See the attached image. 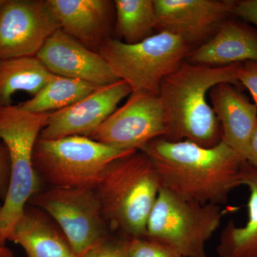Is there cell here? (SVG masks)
<instances>
[{"instance_id": "12", "label": "cell", "mask_w": 257, "mask_h": 257, "mask_svg": "<svg viewBox=\"0 0 257 257\" xmlns=\"http://www.w3.org/2000/svg\"><path fill=\"white\" fill-rule=\"evenodd\" d=\"M132 93L131 88L123 80L97 88L78 102L52 111L40 138L44 140L69 136L89 138L117 109L120 101Z\"/></svg>"}, {"instance_id": "22", "label": "cell", "mask_w": 257, "mask_h": 257, "mask_svg": "<svg viewBox=\"0 0 257 257\" xmlns=\"http://www.w3.org/2000/svg\"><path fill=\"white\" fill-rule=\"evenodd\" d=\"M130 257H185L173 248L147 238L126 237Z\"/></svg>"}, {"instance_id": "8", "label": "cell", "mask_w": 257, "mask_h": 257, "mask_svg": "<svg viewBox=\"0 0 257 257\" xmlns=\"http://www.w3.org/2000/svg\"><path fill=\"white\" fill-rule=\"evenodd\" d=\"M28 202L57 223L77 257L111 237L94 189L50 187L39 191Z\"/></svg>"}, {"instance_id": "6", "label": "cell", "mask_w": 257, "mask_h": 257, "mask_svg": "<svg viewBox=\"0 0 257 257\" xmlns=\"http://www.w3.org/2000/svg\"><path fill=\"white\" fill-rule=\"evenodd\" d=\"M192 50L177 35L158 32L133 45L111 38L99 54L116 77L127 83L132 94L159 96L162 79L178 68Z\"/></svg>"}, {"instance_id": "5", "label": "cell", "mask_w": 257, "mask_h": 257, "mask_svg": "<svg viewBox=\"0 0 257 257\" xmlns=\"http://www.w3.org/2000/svg\"><path fill=\"white\" fill-rule=\"evenodd\" d=\"M134 151L118 150L87 137L39 138L32 163L39 179L52 188L94 189L109 164Z\"/></svg>"}, {"instance_id": "9", "label": "cell", "mask_w": 257, "mask_h": 257, "mask_svg": "<svg viewBox=\"0 0 257 257\" xmlns=\"http://www.w3.org/2000/svg\"><path fill=\"white\" fill-rule=\"evenodd\" d=\"M59 29L48 0H4L0 5V62L36 57Z\"/></svg>"}, {"instance_id": "13", "label": "cell", "mask_w": 257, "mask_h": 257, "mask_svg": "<svg viewBox=\"0 0 257 257\" xmlns=\"http://www.w3.org/2000/svg\"><path fill=\"white\" fill-rule=\"evenodd\" d=\"M55 75L84 81L96 87L121 80L99 53L93 52L59 29L36 55Z\"/></svg>"}, {"instance_id": "26", "label": "cell", "mask_w": 257, "mask_h": 257, "mask_svg": "<svg viewBox=\"0 0 257 257\" xmlns=\"http://www.w3.org/2000/svg\"><path fill=\"white\" fill-rule=\"evenodd\" d=\"M232 15L257 27V0H236Z\"/></svg>"}, {"instance_id": "25", "label": "cell", "mask_w": 257, "mask_h": 257, "mask_svg": "<svg viewBox=\"0 0 257 257\" xmlns=\"http://www.w3.org/2000/svg\"><path fill=\"white\" fill-rule=\"evenodd\" d=\"M11 178V162L9 152L0 140V199L5 198Z\"/></svg>"}, {"instance_id": "3", "label": "cell", "mask_w": 257, "mask_h": 257, "mask_svg": "<svg viewBox=\"0 0 257 257\" xmlns=\"http://www.w3.org/2000/svg\"><path fill=\"white\" fill-rule=\"evenodd\" d=\"M160 188L150 157L136 150L109 164L94 190L111 231L118 230L126 237L145 238Z\"/></svg>"}, {"instance_id": "17", "label": "cell", "mask_w": 257, "mask_h": 257, "mask_svg": "<svg viewBox=\"0 0 257 257\" xmlns=\"http://www.w3.org/2000/svg\"><path fill=\"white\" fill-rule=\"evenodd\" d=\"M8 241L20 245L28 257H77L60 226L35 207L26 206Z\"/></svg>"}, {"instance_id": "27", "label": "cell", "mask_w": 257, "mask_h": 257, "mask_svg": "<svg viewBox=\"0 0 257 257\" xmlns=\"http://www.w3.org/2000/svg\"><path fill=\"white\" fill-rule=\"evenodd\" d=\"M246 161L257 170V124L250 138Z\"/></svg>"}, {"instance_id": "19", "label": "cell", "mask_w": 257, "mask_h": 257, "mask_svg": "<svg viewBox=\"0 0 257 257\" xmlns=\"http://www.w3.org/2000/svg\"><path fill=\"white\" fill-rule=\"evenodd\" d=\"M55 76L36 57L0 62V107L12 105L13 96L19 91L36 95Z\"/></svg>"}, {"instance_id": "23", "label": "cell", "mask_w": 257, "mask_h": 257, "mask_svg": "<svg viewBox=\"0 0 257 257\" xmlns=\"http://www.w3.org/2000/svg\"><path fill=\"white\" fill-rule=\"evenodd\" d=\"M82 257H130L126 237L119 240L109 238L89 250Z\"/></svg>"}, {"instance_id": "14", "label": "cell", "mask_w": 257, "mask_h": 257, "mask_svg": "<svg viewBox=\"0 0 257 257\" xmlns=\"http://www.w3.org/2000/svg\"><path fill=\"white\" fill-rule=\"evenodd\" d=\"M61 30L99 53L114 38L116 11L111 0H48Z\"/></svg>"}, {"instance_id": "16", "label": "cell", "mask_w": 257, "mask_h": 257, "mask_svg": "<svg viewBox=\"0 0 257 257\" xmlns=\"http://www.w3.org/2000/svg\"><path fill=\"white\" fill-rule=\"evenodd\" d=\"M186 61L208 67L257 62V29L233 16L207 42L193 49Z\"/></svg>"}, {"instance_id": "1", "label": "cell", "mask_w": 257, "mask_h": 257, "mask_svg": "<svg viewBox=\"0 0 257 257\" xmlns=\"http://www.w3.org/2000/svg\"><path fill=\"white\" fill-rule=\"evenodd\" d=\"M155 166L161 187L190 202L219 205L241 186L245 161L222 140L206 148L189 141L155 139L140 149Z\"/></svg>"}, {"instance_id": "24", "label": "cell", "mask_w": 257, "mask_h": 257, "mask_svg": "<svg viewBox=\"0 0 257 257\" xmlns=\"http://www.w3.org/2000/svg\"><path fill=\"white\" fill-rule=\"evenodd\" d=\"M238 79L241 86L248 89L257 106V62H243L238 73Z\"/></svg>"}, {"instance_id": "10", "label": "cell", "mask_w": 257, "mask_h": 257, "mask_svg": "<svg viewBox=\"0 0 257 257\" xmlns=\"http://www.w3.org/2000/svg\"><path fill=\"white\" fill-rule=\"evenodd\" d=\"M166 118L158 95L132 94L89 138L124 151L140 150L147 143L163 138Z\"/></svg>"}, {"instance_id": "15", "label": "cell", "mask_w": 257, "mask_h": 257, "mask_svg": "<svg viewBox=\"0 0 257 257\" xmlns=\"http://www.w3.org/2000/svg\"><path fill=\"white\" fill-rule=\"evenodd\" d=\"M209 93L221 125V140L246 160L250 138L257 124V106L241 89L229 83L217 84Z\"/></svg>"}, {"instance_id": "18", "label": "cell", "mask_w": 257, "mask_h": 257, "mask_svg": "<svg viewBox=\"0 0 257 257\" xmlns=\"http://www.w3.org/2000/svg\"><path fill=\"white\" fill-rule=\"evenodd\" d=\"M240 182L249 189L247 222L240 227L232 220L227 223L216 247L220 257H257V170L246 161L241 165Z\"/></svg>"}, {"instance_id": "4", "label": "cell", "mask_w": 257, "mask_h": 257, "mask_svg": "<svg viewBox=\"0 0 257 257\" xmlns=\"http://www.w3.org/2000/svg\"><path fill=\"white\" fill-rule=\"evenodd\" d=\"M50 113L31 112L19 105L0 107V140L8 148L11 162L9 189L0 208L1 246H5L27 203L40 191V179L34 169L32 156Z\"/></svg>"}, {"instance_id": "2", "label": "cell", "mask_w": 257, "mask_h": 257, "mask_svg": "<svg viewBox=\"0 0 257 257\" xmlns=\"http://www.w3.org/2000/svg\"><path fill=\"white\" fill-rule=\"evenodd\" d=\"M241 63L208 67L184 61L161 82L160 97L166 118L164 139L189 141L210 148L221 141L219 120L207 99L211 88L229 83L242 89L238 79Z\"/></svg>"}, {"instance_id": "21", "label": "cell", "mask_w": 257, "mask_h": 257, "mask_svg": "<svg viewBox=\"0 0 257 257\" xmlns=\"http://www.w3.org/2000/svg\"><path fill=\"white\" fill-rule=\"evenodd\" d=\"M99 87L79 79L56 75L38 94L19 106L31 112H52L78 102Z\"/></svg>"}, {"instance_id": "29", "label": "cell", "mask_w": 257, "mask_h": 257, "mask_svg": "<svg viewBox=\"0 0 257 257\" xmlns=\"http://www.w3.org/2000/svg\"><path fill=\"white\" fill-rule=\"evenodd\" d=\"M3 2H4V0H0V5L3 4Z\"/></svg>"}, {"instance_id": "20", "label": "cell", "mask_w": 257, "mask_h": 257, "mask_svg": "<svg viewBox=\"0 0 257 257\" xmlns=\"http://www.w3.org/2000/svg\"><path fill=\"white\" fill-rule=\"evenodd\" d=\"M114 39L124 43H140L155 34L154 0H115Z\"/></svg>"}, {"instance_id": "28", "label": "cell", "mask_w": 257, "mask_h": 257, "mask_svg": "<svg viewBox=\"0 0 257 257\" xmlns=\"http://www.w3.org/2000/svg\"><path fill=\"white\" fill-rule=\"evenodd\" d=\"M0 257H13V253L7 246H0Z\"/></svg>"}, {"instance_id": "7", "label": "cell", "mask_w": 257, "mask_h": 257, "mask_svg": "<svg viewBox=\"0 0 257 257\" xmlns=\"http://www.w3.org/2000/svg\"><path fill=\"white\" fill-rule=\"evenodd\" d=\"M217 204L190 202L161 187L147 225V239L185 257H207L206 243L221 224Z\"/></svg>"}, {"instance_id": "11", "label": "cell", "mask_w": 257, "mask_h": 257, "mask_svg": "<svg viewBox=\"0 0 257 257\" xmlns=\"http://www.w3.org/2000/svg\"><path fill=\"white\" fill-rule=\"evenodd\" d=\"M235 3L236 0H154L155 30L177 35L193 50L210 40L233 17Z\"/></svg>"}]
</instances>
